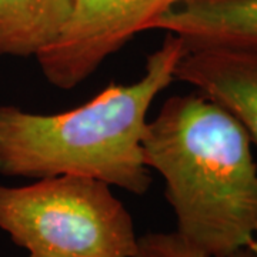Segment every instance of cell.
Returning a JSON list of instances; mask_svg holds the SVG:
<instances>
[{
	"label": "cell",
	"instance_id": "obj_3",
	"mask_svg": "<svg viewBox=\"0 0 257 257\" xmlns=\"http://www.w3.org/2000/svg\"><path fill=\"white\" fill-rule=\"evenodd\" d=\"M0 229L30 257H135L138 251L124 204L109 184L84 176L0 186Z\"/></svg>",
	"mask_w": 257,
	"mask_h": 257
},
{
	"label": "cell",
	"instance_id": "obj_1",
	"mask_svg": "<svg viewBox=\"0 0 257 257\" xmlns=\"http://www.w3.org/2000/svg\"><path fill=\"white\" fill-rule=\"evenodd\" d=\"M239 120L200 92L172 96L142 140L163 177L176 231L210 257H229L257 233V163Z\"/></svg>",
	"mask_w": 257,
	"mask_h": 257
},
{
	"label": "cell",
	"instance_id": "obj_6",
	"mask_svg": "<svg viewBox=\"0 0 257 257\" xmlns=\"http://www.w3.org/2000/svg\"><path fill=\"white\" fill-rule=\"evenodd\" d=\"M152 29L179 36L186 52L207 47H257V0H183Z\"/></svg>",
	"mask_w": 257,
	"mask_h": 257
},
{
	"label": "cell",
	"instance_id": "obj_7",
	"mask_svg": "<svg viewBox=\"0 0 257 257\" xmlns=\"http://www.w3.org/2000/svg\"><path fill=\"white\" fill-rule=\"evenodd\" d=\"M72 0H0V56L29 57L60 36Z\"/></svg>",
	"mask_w": 257,
	"mask_h": 257
},
{
	"label": "cell",
	"instance_id": "obj_9",
	"mask_svg": "<svg viewBox=\"0 0 257 257\" xmlns=\"http://www.w3.org/2000/svg\"><path fill=\"white\" fill-rule=\"evenodd\" d=\"M247 248L251 251L253 257H257V233H256V236L248 241Z\"/></svg>",
	"mask_w": 257,
	"mask_h": 257
},
{
	"label": "cell",
	"instance_id": "obj_5",
	"mask_svg": "<svg viewBox=\"0 0 257 257\" xmlns=\"http://www.w3.org/2000/svg\"><path fill=\"white\" fill-rule=\"evenodd\" d=\"M175 80L190 84L231 113L257 147V47L184 52Z\"/></svg>",
	"mask_w": 257,
	"mask_h": 257
},
{
	"label": "cell",
	"instance_id": "obj_2",
	"mask_svg": "<svg viewBox=\"0 0 257 257\" xmlns=\"http://www.w3.org/2000/svg\"><path fill=\"white\" fill-rule=\"evenodd\" d=\"M184 52L182 39L167 32L163 45L147 57L138 82H111L72 110L37 114L2 106L0 175L84 176L145 194L152 184L142 147L147 113L159 93L175 80Z\"/></svg>",
	"mask_w": 257,
	"mask_h": 257
},
{
	"label": "cell",
	"instance_id": "obj_8",
	"mask_svg": "<svg viewBox=\"0 0 257 257\" xmlns=\"http://www.w3.org/2000/svg\"><path fill=\"white\" fill-rule=\"evenodd\" d=\"M135 257H210L184 240L177 231L146 233L138 239ZM229 257H253L247 247L241 248Z\"/></svg>",
	"mask_w": 257,
	"mask_h": 257
},
{
	"label": "cell",
	"instance_id": "obj_4",
	"mask_svg": "<svg viewBox=\"0 0 257 257\" xmlns=\"http://www.w3.org/2000/svg\"><path fill=\"white\" fill-rule=\"evenodd\" d=\"M180 2L183 0H72L63 32L36 57L42 73L57 89H73Z\"/></svg>",
	"mask_w": 257,
	"mask_h": 257
}]
</instances>
